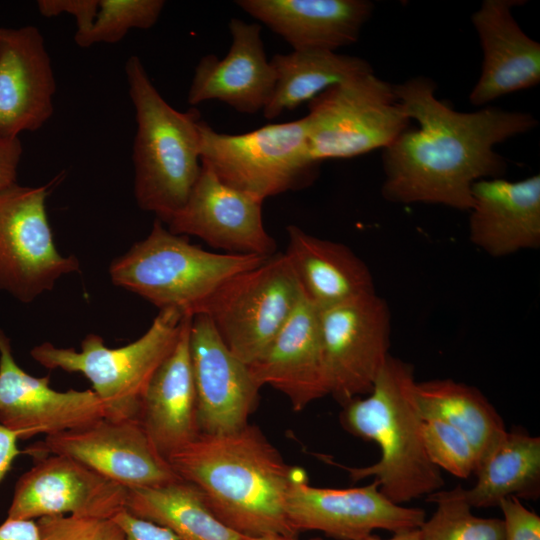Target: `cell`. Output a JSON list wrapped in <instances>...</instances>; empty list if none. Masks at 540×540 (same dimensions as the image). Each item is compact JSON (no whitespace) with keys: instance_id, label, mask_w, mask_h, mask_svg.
Segmentation results:
<instances>
[{"instance_id":"1","label":"cell","mask_w":540,"mask_h":540,"mask_svg":"<svg viewBox=\"0 0 540 540\" xmlns=\"http://www.w3.org/2000/svg\"><path fill=\"white\" fill-rule=\"evenodd\" d=\"M405 114L418 123L383 149L384 199L400 204L473 205L472 185L502 177L507 168L496 144L529 132L537 120L526 112L485 107L458 112L436 95V84L418 76L393 84Z\"/></svg>"},{"instance_id":"2","label":"cell","mask_w":540,"mask_h":540,"mask_svg":"<svg viewBox=\"0 0 540 540\" xmlns=\"http://www.w3.org/2000/svg\"><path fill=\"white\" fill-rule=\"evenodd\" d=\"M168 462L202 493L214 516L244 537H297L285 503L299 468L284 461L255 425L229 434H199Z\"/></svg>"},{"instance_id":"3","label":"cell","mask_w":540,"mask_h":540,"mask_svg":"<svg viewBox=\"0 0 540 540\" xmlns=\"http://www.w3.org/2000/svg\"><path fill=\"white\" fill-rule=\"evenodd\" d=\"M414 368L389 355L365 398L343 406L340 422L352 435L376 443L381 457L366 467L340 465L352 482L378 480L380 492L402 505L428 496L444 486L440 469L429 459L423 424L415 398Z\"/></svg>"},{"instance_id":"4","label":"cell","mask_w":540,"mask_h":540,"mask_svg":"<svg viewBox=\"0 0 540 540\" xmlns=\"http://www.w3.org/2000/svg\"><path fill=\"white\" fill-rule=\"evenodd\" d=\"M137 123L133 143L138 206L168 223L185 205L200 174L199 112L173 108L150 80L139 57L125 64Z\"/></svg>"},{"instance_id":"5","label":"cell","mask_w":540,"mask_h":540,"mask_svg":"<svg viewBox=\"0 0 540 540\" xmlns=\"http://www.w3.org/2000/svg\"><path fill=\"white\" fill-rule=\"evenodd\" d=\"M268 258L206 251L156 219L150 233L115 258L108 272L115 286L159 310L173 308L193 316L222 283Z\"/></svg>"},{"instance_id":"6","label":"cell","mask_w":540,"mask_h":540,"mask_svg":"<svg viewBox=\"0 0 540 540\" xmlns=\"http://www.w3.org/2000/svg\"><path fill=\"white\" fill-rule=\"evenodd\" d=\"M185 316L173 308L159 310L141 337L119 348L107 347L101 336L90 333L79 351L43 342L30 355L44 368L85 376L101 400L106 418L137 420L145 390L175 347Z\"/></svg>"},{"instance_id":"7","label":"cell","mask_w":540,"mask_h":540,"mask_svg":"<svg viewBox=\"0 0 540 540\" xmlns=\"http://www.w3.org/2000/svg\"><path fill=\"white\" fill-rule=\"evenodd\" d=\"M201 163L224 184L262 201L311 185L320 162L309 150L305 118L226 134L199 120Z\"/></svg>"},{"instance_id":"8","label":"cell","mask_w":540,"mask_h":540,"mask_svg":"<svg viewBox=\"0 0 540 540\" xmlns=\"http://www.w3.org/2000/svg\"><path fill=\"white\" fill-rule=\"evenodd\" d=\"M304 117L312 158L356 157L385 149L410 128L390 84L369 72L336 84L308 102Z\"/></svg>"},{"instance_id":"9","label":"cell","mask_w":540,"mask_h":540,"mask_svg":"<svg viewBox=\"0 0 540 540\" xmlns=\"http://www.w3.org/2000/svg\"><path fill=\"white\" fill-rule=\"evenodd\" d=\"M303 294L284 253L222 283L199 313L206 315L228 349L249 365L287 322Z\"/></svg>"},{"instance_id":"10","label":"cell","mask_w":540,"mask_h":540,"mask_svg":"<svg viewBox=\"0 0 540 540\" xmlns=\"http://www.w3.org/2000/svg\"><path fill=\"white\" fill-rule=\"evenodd\" d=\"M48 186L17 183L0 192V291L31 303L64 275L79 271L76 256L56 248L47 212Z\"/></svg>"},{"instance_id":"11","label":"cell","mask_w":540,"mask_h":540,"mask_svg":"<svg viewBox=\"0 0 540 540\" xmlns=\"http://www.w3.org/2000/svg\"><path fill=\"white\" fill-rule=\"evenodd\" d=\"M329 395L345 405L371 392L389 357L391 314L376 292L319 310Z\"/></svg>"},{"instance_id":"12","label":"cell","mask_w":540,"mask_h":540,"mask_svg":"<svg viewBox=\"0 0 540 540\" xmlns=\"http://www.w3.org/2000/svg\"><path fill=\"white\" fill-rule=\"evenodd\" d=\"M22 453L32 458L47 454L70 456L128 490L181 479L137 420L104 417L81 428L46 436Z\"/></svg>"},{"instance_id":"13","label":"cell","mask_w":540,"mask_h":540,"mask_svg":"<svg viewBox=\"0 0 540 540\" xmlns=\"http://www.w3.org/2000/svg\"><path fill=\"white\" fill-rule=\"evenodd\" d=\"M379 486L374 479L357 488L314 487L299 468L286 497L288 520L297 533L316 530L338 540H362L376 529L393 534L419 529L425 511L392 502Z\"/></svg>"},{"instance_id":"14","label":"cell","mask_w":540,"mask_h":540,"mask_svg":"<svg viewBox=\"0 0 540 540\" xmlns=\"http://www.w3.org/2000/svg\"><path fill=\"white\" fill-rule=\"evenodd\" d=\"M33 460L34 465L15 484L7 519L113 518L126 508L128 489L78 460L62 454Z\"/></svg>"},{"instance_id":"15","label":"cell","mask_w":540,"mask_h":540,"mask_svg":"<svg viewBox=\"0 0 540 540\" xmlns=\"http://www.w3.org/2000/svg\"><path fill=\"white\" fill-rule=\"evenodd\" d=\"M189 348L200 434H229L246 425L259 389L248 365L224 344L209 318L192 316Z\"/></svg>"},{"instance_id":"16","label":"cell","mask_w":540,"mask_h":540,"mask_svg":"<svg viewBox=\"0 0 540 540\" xmlns=\"http://www.w3.org/2000/svg\"><path fill=\"white\" fill-rule=\"evenodd\" d=\"M104 417V406L92 389L58 391L50 387V376L25 372L0 328V423L18 439L59 434Z\"/></svg>"},{"instance_id":"17","label":"cell","mask_w":540,"mask_h":540,"mask_svg":"<svg viewBox=\"0 0 540 540\" xmlns=\"http://www.w3.org/2000/svg\"><path fill=\"white\" fill-rule=\"evenodd\" d=\"M263 201L223 182L203 163L189 197L167 223L170 232L196 236L230 254L270 257L276 242L267 232Z\"/></svg>"},{"instance_id":"18","label":"cell","mask_w":540,"mask_h":540,"mask_svg":"<svg viewBox=\"0 0 540 540\" xmlns=\"http://www.w3.org/2000/svg\"><path fill=\"white\" fill-rule=\"evenodd\" d=\"M56 81L44 37L32 25L0 27V136L36 131L52 116Z\"/></svg>"},{"instance_id":"19","label":"cell","mask_w":540,"mask_h":540,"mask_svg":"<svg viewBox=\"0 0 540 540\" xmlns=\"http://www.w3.org/2000/svg\"><path fill=\"white\" fill-rule=\"evenodd\" d=\"M232 43L224 58L202 57L195 67L187 101L198 105L218 100L236 111L254 114L265 108L275 86V72L267 59L261 26L231 18Z\"/></svg>"},{"instance_id":"20","label":"cell","mask_w":540,"mask_h":540,"mask_svg":"<svg viewBox=\"0 0 540 540\" xmlns=\"http://www.w3.org/2000/svg\"><path fill=\"white\" fill-rule=\"evenodd\" d=\"M261 388L284 394L294 411L329 395L319 310L304 295L265 352L248 365Z\"/></svg>"},{"instance_id":"21","label":"cell","mask_w":540,"mask_h":540,"mask_svg":"<svg viewBox=\"0 0 540 540\" xmlns=\"http://www.w3.org/2000/svg\"><path fill=\"white\" fill-rule=\"evenodd\" d=\"M521 0H485L472 15L483 50L482 70L469 100L485 105L540 82V44L520 28L511 10Z\"/></svg>"},{"instance_id":"22","label":"cell","mask_w":540,"mask_h":540,"mask_svg":"<svg viewBox=\"0 0 540 540\" xmlns=\"http://www.w3.org/2000/svg\"><path fill=\"white\" fill-rule=\"evenodd\" d=\"M469 239L499 258L540 246V175L486 178L472 185Z\"/></svg>"},{"instance_id":"23","label":"cell","mask_w":540,"mask_h":540,"mask_svg":"<svg viewBox=\"0 0 540 540\" xmlns=\"http://www.w3.org/2000/svg\"><path fill=\"white\" fill-rule=\"evenodd\" d=\"M191 320L192 315L184 317L177 343L151 378L137 417L166 460L200 434L189 348Z\"/></svg>"},{"instance_id":"24","label":"cell","mask_w":540,"mask_h":540,"mask_svg":"<svg viewBox=\"0 0 540 540\" xmlns=\"http://www.w3.org/2000/svg\"><path fill=\"white\" fill-rule=\"evenodd\" d=\"M235 3L296 51H336L355 43L374 7L366 0H238Z\"/></svg>"},{"instance_id":"25","label":"cell","mask_w":540,"mask_h":540,"mask_svg":"<svg viewBox=\"0 0 540 540\" xmlns=\"http://www.w3.org/2000/svg\"><path fill=\"white\" fill-rule=\"evenodd\" d=\"M284 253L304 297L318 310L376 292L367 265L346 245L287 227Z\"/></svg>"},{"instance_id":"26","label":"cell","mask_w":540,"mask_h":540,"mask_svg":"<svg viewBox=\"0 0 540 540\" xmlns=\"http://www.w3.org/2000/svg\"><path fill=\"white\" fill-rule=\"evenodd\" d=\"M415 398L424 421H443L466 436L476 452L478 465L507 432L495 407L480 390L466 383L452 379L417 382Z\"/></svg>"},{"instance_id":"27","label":"cell","mask_w":540,"mask_h":540,"mask_svg":"<svg viewBox=\"0 0 540 540\" xmlns=\"http://www.w3.org/2000/svg\"><path fill=\"white\" fill-rule=\"evenodd\" d=\"M270 63L276 80L271 98L263 109L268 120L309 102L331 86L373 72L371 65L362 58L325 50L279 53Z\"/></svg>"},{"instance_id":"28","label":"cell","mask_w":540,"mask_h":540,"mask_svg":"<svg viewBox=\"0 0 540 540\" xmlns=\"http://www.w3.org/2000/svg\"><path fill=\"white\" fill-rule=\"evenodd\" d=\"M477 481L465 489L471 507H495L507 497L537 499L540 495V438L525 431H507L478 465Z\"/></svg>"},{"instance_id":"29","label":"cell","mask_w":540,"mask_h":540,"mask_svg":"<svg viewBox=\"0 0 540 540\" xmlns=\"http://www.w3.org/2000/svg\"><path fill=\"white\" fill-rule=\"evenodd\" d=\"M126 509L171 530L179 540H242L244 536L220 522L201 491L177 481L150 488L130 489Z\"/></svg>"},{"instance_id":"30","label":"cell","mask_w":540,"mask_h":540,"mask_svg":"<svg viewBox=\"0 0 540 540\" xmlns=\"http://www.w3.org/2000/svg\"><path fill=\"white\" fill-rule=\"evenodd\" d=\"M464 492L459 484L427 496L436 510L420 526L421 540H504L503 520L475 516Z\"/></svg>"},{"instance_id":"31","label":"cell","mask_w":540,"mask_h":540,"mask_svg":"<svg viewBox=\"0 0 540 540\" xmlns=\"http://www.w3.org/2000/svg\"><path fill=\"white\" fill-rule=\"evenodd\" d=\"M165 6L163 0H99L90 29L75 36L80 47L96 43H117L131 29H149L156 24Z\"/></svg>"},{"instance_id":"32","label":"cell","mask_w":540,"mask_h":540,"mask_svg":"<svg viewBox=\"0 0 540 540\" xmlns=\"http://www.w3.org/2000/svg\"><path fill=\"white\" fill-rule=\"evenodd\" d=\"M423 440L430 461L459 478H468L478 466L476 452L459 430L440 420L423 424Z\"/></svg>"},{"instance_id":"33","label":"cell","mask_w":540,"mask_h":540,"mask_svg":"<svg viewBox=\"0 0 540 540\" xmlns=\"http://www.w3.org/2000/svg\"><path fill=\"white\" fill-rule=\"evenodd\" d=\"M39 540H124L112 518L52 516L36 520Z\"/></svg>"},{"instance_id":"34","label":"cell","mask_w":540,"mask_h":540,"mask_svg":"<svg viewBox=\"0 0 540 540\" xmlns=\"http://www.w3.org/2000/svg\"><path fill=\"white\" fill-rule=\"evenodd\" d=\"M498 507L503 513L504 540H540V517L519 498H504Z\"/></svg>"},{"instance_id":"35","label":"cell","mask_w":540,"mask_h":540,"mask_svg":"<svg viewBox=\"0 0 540 540\" xmlns=\"http://www.w3.org/2000/svg\"><path fill=\"white\" fill-rule=\"evenodd\" d=\"M37 7L42 16L54 17L59 14L71 15L77 25L75 36L85 34L96 17L99 0H39Z\"/></svg>"},{"instance_id":"36","label":"cell","mask_w":540,"mask_h":540,"mask_svg":"<svg viewBox=\"0 0 540 540\" xmlns=\"http://www.w3.org/2000/svg\"><path fill=\"white\" fill-rule=\"evenodd\" d=\"M112 519L122 530L124 540H179L168 528L140 518L126 508Z\"/></svg>"},{"instance_id":"37","label":"cell","mask_w":540,"mask_h":540,"mask_svg":"<svg viewBox=\"0 0 540 540\" xmlns=\"http://www.w3.org/2000/svg\"><path fill=\"white\" fill-rule=\"evenodd\" d=\"M22 151L19 137L0 136V192L17 183V169Z\"/></svg>"},{"instance_id":"38","label":"cell","mask_w":540,"mask_h":540,"mask_svg":"<svg viewBox=\"0 0 540 540\" xmlns=\"http://www.w3.org/2000/svg\"><path fill=\"white\" fill-rule=\"evenodd\" d=\"M0 540H39L34 520L7 519L0 525Z\"/></svg>"},{"instance_id":"39","label":"cell","mask_w":540,"mask_h":540,"mask_svg":"<svg viewBox=\"0 0 540 540\" xmlns=\"http://www.w3.org/2000/svg\"><path fill=\"white\" fill-rule=\"evenodd\" d=\"M17 435L0 423V482L8 473L17 456L22 451L18 448Z\"/></svg>"},{"instance_id":"40","label":"cell","mask_w":540,"mask_h":540,"mask_svg":"<svg viewBox=\"0 0 540 540\" xmlns=\"http://www.w3.org/2000/svg\"><path fill=\"white\" fill-rule=\"evenodd\" d=\"M362 540H421L419 529H413L408 531H403L399 533H394V536L389 539H381L378 536L370 534Z\"/></svg>"},{"instance_id":"41","label":"cell","mask_w":540,"mask_h":540,"mask_svg":"<svg viewBox=\"0 0 540 540\" xmlns=\"http://www.w3.org/2000/svg\"><path fill=\"white\" fill-rule=\"evenodd\" d=\"M242 540H298V539L297 537L271 534V535H264V536H258V537H244ZM309 540H323V539L313 538Z\"/></svg>"}]
</instances>
